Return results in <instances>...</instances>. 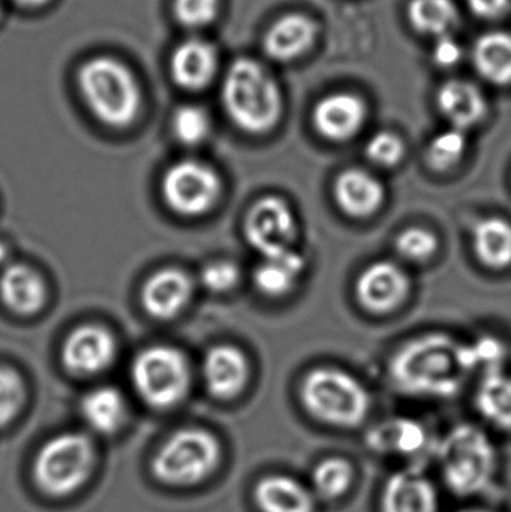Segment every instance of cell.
Instances as JSON below:
<instances>
[{"mask_svg":"<svg viewBox=\"0 0 511 512\" xmlns=\"http://www.w3.org/2000/svg\"><path fill=\"white\" fill-rule=\"evenodd\" d=\"M402 393L426 399H450L461 391L468 369L462 345L446 334H426L402 346L389 366Z\"/></svg>","mask_w":511,"mask_h":512,"instance_id":"cell-1","label":"cell"},{"mask_svg":"<svg viewBox=\"0 0 511 512\" xmlns=\"http://www.w3.org/2000/svg\"><path fill=\"white\" fill-rule=\"evenodd\" d=\"M221 93L228 117L242 131L264 134L281 119V90L272 75L255 60L242 57L231 63Z\"/></svg>","mask_w":511,"mask_h":512,"instance_id":"cell-2","label":"cell"},{"mask_svg":"<svg viewBox=\"0 0 511 512\" xmlns=\"http://www.w3.org/2000/svg\"><path fill=\"white\" fill-rule=\"evenodd\" d=\"M434 453L444 483L455 495H479L494 481L497 448L488 433L474 424L452 427L434 445Z\"/></svg>","mask_w":511,"mask_h":512,"instance_id":"cell-3","label":"cell"},{"mask_svg":"<svg viewBox=\"0 0 511 512\" xmlns=\"http://www.w3.org/2000/svg\"><path fill=\"white\" fill-rule=\"evenodd\" d=\"M78 86L87 107L105 125L125 128L138 116L140 87L119 60L107 56L87 60L78 71Z\"/></svg>","mask_w":511,"mask_h":512,"instance_id":"cell-4","label":"cell"},{"mask_svg":"<svg viewBox=\"0 0 511 512\" xmlns=\"http://www.w3.org/2000/svg\"><path fill=\"white\" fill-rule=\"evenodd\" d=\"M306 411L321 423L341 429L362 424L371 411V394L353 375L335 367H317L300 388Z\"/></svg>","mask_w":511,"mask_h":512,"instance_id":"cell-5","label":"cell"},{"mask_svg":"<svg viewBox=\"0 0 511 512\" xmlns=\"http://www.w3.org/2000/svg\"><path fill=\"white\" fill-rule=\"evenodd\" d=\"M96 466V451L83 433H62L45 442L33 460L36 487L50 498H66L86 486Z\"/></svg>","mask_w":511,"mask_h":512,"instance_id":"cell-6","label":"cell"},{"mask_svg":"<svg viewBox=\"0 0 511 512\" xmlns=\"http://www.w3.org/2000/svg\"><path fill=\"white\" fill-rule=\"evenodd\" d=\"M222 459L218 439L203 429H182L162 442L152 459V474L168 487H191L212 477Z\"/></svg>","mask_w":511,"mask_h":512,"instance_id":"cell-7","label":"cell"},{"mask_svg":"<svg viewBox=\"0 0 511 512\" xmlns=\"http://www.w3.org/2000/svg\"><path fill=\"white\" fill-rule=\"evenodd\" d=\"M131 373L138 396L155 409L179 405L191 385L188 361L170 346H152L140 352Z\"/></svg>","mask_w":511,"mask_h":512,"instance_id":"cell-8","label":"cell"},{"mask_svg":"<svg viewBox=\"0 0 511 512\" xmlns=\"http://www.w3.org/2000/svg\"><path fill=\"white\" fill-rule=\"evenodd\" d=\"M162 194L171 210L183 216L209 212L221 194L218 174L197 161L173 165L162 180Z\"/></svg>","mask_w":511,"mask_h":512,"instance_id":"cell-9","label":"cell"},{"mask_svg":"<svg viewBox=\"0 0 511 512\" xmlns=\"http://www.w3.org/2000/svg\"><path fill=\"white\" fill-rule=\"evenodd\" d=\"M245 237L263 258L285 254L297 239L293 210L281 197H264L249 210L245 219Z\"/></svg>","mask_w":511,"mask_h":512,"instance_id":"cell-10","label":"cell"},{"mask_svg":"<svg viewBox=\"0 0 511 512\" xmlns=\"http://www.w3.org/2000/svg\"><path fill=\"white\" fill-rule=\"evenodd\" d=\"M410 292V279L392 261H377L360 274L356 294L369 312L387 313L404 303Z\"/></svg>","mask_w":511,"mask_h":512,"instance_id":"cell-11","label":"cell"},{"mask_svg":"<svg viewBox=\"0 0 511 512\" xmlns=\"http://www.w3.org/2000/svg\"><path fill=\"white\" fill-rule=\"evenodd\" d=\"M116 342L107 330L95 325L77 328L62 346V361L75 375H96L110 367Z\"/></svg>","mask_w":511,"mask_h":512,"instance_id":"cell-12","label":"cell"},{"mask_svg":"<svg viewBox=\"0 0 511 512\" xmlns=\"http://www.w3.org/2000/svg\"><path fill=\"white\" fill-rule=\"evenodd\" d=\"M365 119V102L344 92L321 99L312 113L315 129L330 141L351 140L362 129Z\"/></svg>","mask_w":511,"mask_h":512,"instance_id":"cell-13","label":"cell"},{"mask_svg":"<svg viewBox=\"0 0 511 512\" xmlns=\"http://www.w3.org/2000/svg\"><path fill=\"white\" fill-rule=\"evenodd\" d=\"M204 381L216 399L230 400L245 390L251 375L249 361L236 346L218 345L204 358Z\"/></svg>","mask_w":511,"mask_h":512,"instance_id":"cell-14","label":"cell"},{"mask_svg":"<svg viewBox=\"0 0 511 512\" xmlns=\"http://www.w3.org/2000/svg\"><path fill=\"white\" fill-rule=\"evenodd\" d=\"M381 512H438L437 489L413 469L395 472L384 486Z\"/></svg>","mask_w":511,"mask_h":512,"instance_id":"cell-15","label":"cell"},{"mask_svg":"<svg viewBox=\"0 0 511 512\" xmlns=\"http://www.w3.org/2000/svg\"><path fill=\"white\" fill-rule=\"evenodd\" d=\"M192 283L177 268H165L153 274L141 292L144 309L153 318L171 319L191 300Z\"/></svg>","mask_w":511,"mask_h":512,"instance_id":"cell-16","label":"cell"},{"mask_svg":"<svg viewBox=\"0 0 511 512\" xmlns=\"http://www.w3.org/2000/svg\"><path fill=\"white\" fill-rule=\"evenodd\" d=\"M335 200L347 215L368 218L383 206L386 191L383 183L368 171L351 168L336 179Z\"/></svg>","mask_w":511,"mask_h":512,"instance_id":"cell-17","label":"cell"},{"mask_svg":"<svg viewBox=\"0 0 511 512\" xmlns=\"http://www.w3.org/2000/svg\"><path fill=\"white\" fill-rule=\"evenodd\" d=\"M218 68V53L204 39H188L174 50L170 60L173 80L183 89L200 90L212 81Z\"/></svg>","mask_w":511,"mask_h":512,"instance_id":"cell-18","label":"cell"},{"mask_svg":"<svg viewBox=\"0 0 511 512\" xmlns=\"http://www.w3.org/2000/svg\"><path fill=\"white\" fill-rule=\"evenodd\" d=\"M254 502L261 512H315L317 508V498L308 486L282 474L258 481Z\"/></svg>","mask_w":511,"mask_h":512,"instance_id":"cell-19","label":"cell"},{"mask_svg":"<svg viewBox=\"0 0 511 512\" xmlns=\"http://www.w3.org/2000/svg\"><path fill=\"white\" fill-rule=\"evenodd\" d=\"M318 27L303 14H288L279 18L264 35L267 56L279 62L296 59L314 44Z\"/></svg>","mask_w":511,"mask_h":512,"instance_id":"cell-20","label":"cell"},{"mask_svg":"<svg viewBox=\"0 0 511 512\" xmlns=\"http://www.w3.org/2000/svg\"><path fill=\"white\" fill-rule=\"evenodd\" d=\"M437 104L452 128L467 131L485 119L488 104L485 96L470 81L450 80L438 90Z\"/></svg>","mask_w":511,"mask_h":512,"instance_id":"cell-21","label":"cell"},{"mask_svg":"<svg viewBox=\"0 0 511 512\" xmlns=\"http://www.w3.org/2000/svg\"><path fill=\"white\" fill-rule=\"evenodd\" d=\"M366 441L374 453L413 457L428 448L429 438L425 427L417 421L393 418L374 427Z\"/></svg>","mask_w":511,"mask_h":512,"instance_id":"cell-22","label":"cell"},{"mask_svg":"<svg viewBox=\"0 0 511 512\" xmlns=\"http://www.w3.org/2000/svg\"><path fill=\"white\" fill-rule=\"evenodd\" d=\"M0 298L12 312L33 315L47 298L44 280L26 265H9L0 276Z\"/></svg>","mask_w":511,"mask_h":512,"instance_id":"cell-23","label":"cell"},{"mask_svg":"<svg viewBox=\"0 0 511 512\" xmlns=\"http://www.w3.org/2000/svg\"><path fill=\"white\" fill-rule=\"evenodd\" d=\"M476 71L497 86L511 84V33L503 30L488 32L477 39L473 48Z\"/></svg>","mask_w":511,"mask_h":512,"instance_id":"cell-24","label":"cell"},{"mask_svg":"<svg viewBox=\"0 0 511 512\" xmlns=\"http://www.w3.org/2000/svg\"><path fill=\"white\" fill-rule=\"evenodd\" d=\"M84 423L99 435L119 432L126 421V403L122 394L111 387L95 388L81 400Z\"/></svg>","mask_w":511,"mask_h":512,"instance_id":"cell-25","label":"cell"},{"mask_svg":"<svg viewBox=\"0 0 511 512\" xmlns=\"http://www.w3.org/2000/svg\"><path fill=\"white\" fill-rule=\"evenodd\" d=\"M305 265L303 255L294 249L285 254L263 258L254 273L255 286L264 295L282 297L296 286Z\"/></svg>","mask_w":511,"mask_h":512,"instance_id":"cell-26","label":"cell"},{"mask_svg":"<svg viewBox=\"0 0 511 512\" xmlns=\"http://www.w3.org/2000/svg\"><path fill=\"white\" fill-rule=\"evenodd\" d=\"M474 252L486 267L504 270L511 265V224L506 219L480 221L473 233Z\"/></svg>","mask_w":511,"mask_h":512,"instance_id":"cell-27","label":"cell"},{"mask_svg":"<svg viewBox=\"0 0 511 512\" xmlns=\"http://www.w3.org/2000/svg\"><path fill=\"white\" fill-rule=\"evenodd\" d=\"M476 406L492 426L511 432V376L503 370L485 375L477 391Z\"/></svg>","mask_w":511,"mask_h":512,"instance_id":"cell-28","label":"cell"},{"mask_svg":"<svg viewBox=\"0 0 511 512\" xmlns=\"http://www.w3.org/2000/svg\"><path fill=\"white\" fill-rule=\"evenodd\" d=\"M408 20L417 32L440 38L458 23V8L453 0H411Z\"/></svg>","mask_w":511,"mask_h":512,"instance_id":"cell-29","label":"cell"},{"mask_svg":"<svg viewBox=\"0 0 511 512\" xmlns=\"http://www.w3.org/2000/svg\"><path fill=\"white\" fill-rule=\"evenodd\" d=\"M353 480L354 471L350 462L339 457H329L321 460L312 471L311 490L315 498L336 501L351 489Z\"/></svg>","mask_w":511,"mask_h":512,"instance_id":"cell-30","label":"cell"},{"mask_svg":"<svg viewBox=\"0 0 511 512\" xmlns=\"http://www.w3.org/2000/svg\"><path fill=\"white\" fill-rule=\"evenodd\" d=\"M467 152V137L461 129L450 128L438 134L429 144L428 164L435 171H449L464 158Z\"/></svg>","mask_w":511,"mask_h":512,"instance_id":"cell-31","label":"cell"},{"mask_svg":"<svg viewBox=\"0 0 511 512\" xmlns=\"http://www.w3.org/2000/svg\"><path fill=\"white\" fill-rule=\"evenodd\" d=\"M462 357L468 372L476 369L488 373L501 372L506 361V345L495 337H482L473 345H462Z\"/></svg>","mask_w":511,"mask_h":512,"instance_id":"cell-32","label":"cell"},{"mask_svg":"<svg viewBox=\"0 0 511 512\" xmlns=\"http://www.w3.org/2000/svg\"><path fill=\"white\" fill-rule=\"evenodd\" d=\"M173 131L177 140L188 146H195L209 134V116L197 105H185L174 114Z\"/></svg>","mask_w":511,"mask_h":512,"instance_id":"cell-33","label":"cell"},{"mask_svg":"<svg viewBox=\"0 0 511 512\" xmlns=\"http://www.w3.org/2000/svg\"><path fill=\"white\" fill-rule=\"evenodd\" d=\"M26 399L23 381L14 370L0 367V427L12 423Z\"/></svg>","mask_w":511,"mask_h":512,"instance_id":"cell-34","label":"cell"},{"mask_svg":"<svg viewBox=\"0 0 511 512\" xmlns=\"http://www.w3.org/2000/svg\"><path fill=\"white\" fill-rule=\"evenodd\" d=\"M399 254L411 262H425L438 251V239L423 228H408L396 240Z\"/></svg>","mask_w":511,"mask_h":512,"instance_id":"cell-35","label":"cell"},{"mask_svg":"<svg viewBox=\"0 0 511 512\" xmlns=\"http://www.w3.org/2000/svg\"><path fill=\"white\" fill-rule=\"evenodd\" d=\"M365 152L378 167H395L404 158V141L392 132H378L366 144Z\"/></svg>","mask_w":511,"mask_h":512,"instance_id":"cell-36","label":"cell"},{"mask_svg":"<svg viewBox=\"0 0 511 512\" xmlns=\"http://www.w3.org/2000/svg\"><path fill=\"white\" fill-rule=\"evenodd\" d=\"M174 14L188 27H203L215 20L219 0H174Z\"/></svg>","mask_w":511,"mask_h":512,"instance_id":"cell-37","label":"cell"},{"mask_svg":"<svg viewBox=\"0 0 511 512\" xmlns=\"http://www.w3.org/2000/svg\"><path fill=\"white\" fill-rule=\"evenodd\" d=\"M240 271L230 261H215L201 270V283L212 292L231 291L239 283Z\"/></svg>","mask_w":511,"mask_h":512,"instance_id":"cell-38","label":"cell"},{"mask_svg":"<svg viewBox=\"0 0 511 512\" xmlns=\"http://www.w3.org/2000/svg\"><path fill=\"white\" fill-rule=\"evenodd\" d=\"M462 48L450 35L440 36L432 50V59L441 68H452L461 60Z\"/></svg>","mask_w":511,"mask_h":512,"instance_id":"cell-39","label":"cell"},{"mask_svg":"<svg viewBox=\"0 0 511 512\" xmlns=\"http://www.w3.org/2000/svg\"><path fill=\"white\" fill-rule=\"evenodd\" d=\"M471 11L482 18H498L510 9L511 0H467Z\"/></svg>","mask_w":511,"mask_h":512,"instance_id":"cell-40","label":"cell"},{"mask_svg":"<svg viewBox=\"0 0 511 512\" xmlns=\"http://www.w3.org/2000/svg\"><path fill=\"white\" fill-rule=\"evenodd\" d=\"M20 6H27V8H33V6H41L47 3L48 0H12Z\"/></svg>","mask_w":511,"mask_h":512,"instance_id":"cell-41","label":"cell"},{"mask_svg":"<svg viewBox=\"0 0 511 512\" xmlns=\"http://www.w3.org/2000/svg\"><path fill=\"white\" fill-rule=\"evenodd\" d=\"M6 255H8V249H6V246L0 242V264L5 261Z\"/></svg>","mask_w":511,"mask_h":512,"instance_id":"cell-42","label":"cell"},{"mask_svg":"<svg viewBox=\"0 0 511 512\" xmlns=\"http://www.w3.org/2000/svg\"><path fill=\"white\" fill-rule=\"evenodd\" d=\"M456 512H494L489 510H480V508H468V510H461Z\"/></svg>","mask_w":511,"mask_h":512,"instance_id":"cell-43","label":"cell"}]
</instances>
